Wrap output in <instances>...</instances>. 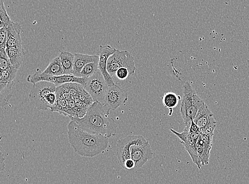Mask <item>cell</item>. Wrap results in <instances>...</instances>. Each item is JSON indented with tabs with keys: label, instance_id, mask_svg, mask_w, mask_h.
Returning <instances> with one entry per match:
<instances>
[{
	"label": "cell",
	"instance_id": "cell-15",
	"mask_svg": "<svg viewBox=\"0 0 249 184\" xmlns=\"http://www.w3.org/2000/svg\"><path fill=\"white\" fill-rule=\"evenodd\" d=\"M99 55L76 54L74 55L73 74L79 77L83 68L89 62H99Z\"/></svg>",
	"mask_w": 249,
	"mask_h": 184
},
{
	"label": "cell",
	"instance_id": "cell-9",
	"mask_svg": "<svg viewBox=\"0 0 249 184\" xmlns=\"http://www.w3.org/2000/svg\"><path fill=\"white\" fill-rule=\"evenodd\" d=\"M108 86L101 72L98 70L93 76L88 78L84 88L94 102H99L103 104Z\"/></svg>",
	"mask_w": 249,
	"mask_h": 184
},
{
	"label": "cell",
	"instance_id": "cell-21",
	"mask_svg": "<svg viewBox=\"0 0 249 184\" xmlns=\"http://www.w3.org/2000/svg\"><path fill=\"white\" fill-rule=\"evenodd\" d=\"M13 84H0V97H1V107L3 108L8 104L10 99L13 96L11 93V88Z\"/></svg>",
	"mask_w": 249,
	"mask_h": 184
},
{
	"label": "cell",
	"instance_id": "cell-17",
	"mask_svg": "<svg viewBox=\"0 0 249 184\" xmlns=\"http://www.w3.org/2000/svg\"><path fill=\"white\" fill-rule=\"evenodd\" d=\"M43 74L48 76H59L64 74V71L61 64L60 57H56L52 60L49 65L42 72Z\"/></svg>",
	"mask_w": 249,
	"mask_h": 184
},
{
	"label": "cell",
	"instance_id": "cell-13",
	"mask_svg": "<svg viewBox=\"0 0 249 184\" xmlns=\"http://www.w3.org/2000/svg\"><path fill=\"white\" fill-rule=\"evenodd\" d=\"M117 49L111 46L100 45L99 53L100 59L98 63V69L101 72L108 86L115 84L113 78L110 75L107 70V65L109 57L113 55Z\"/></svg>",
	"mask_w": 249,
	"mask_h": 184
},
{
	"label": "cell",
	"instance_id": "cell-11",
	"mask_svg": "<svg viewBox=\"0 0 249 184\" xmlns=\"http://www.w3.org/2000/svg\"><path fill=\"white\" fill-rule=\"evenodd\" d=\"M194 122L200 129V131L213 134L217 122L213 118V114L205 102L200 108L194 119Z\"/></svg>",
	"mask_w": 249,
	"mask_h": 184
},
{
	"label": "cell",
	"instance_id": "cell-32",
	"mask_svg": "<svg viewBox=\"0 0 249 184\" xmlns=\"http://www.w3.org/2000/svg\"><path fill=\"white\" fill-rule=\"evenodd\" d=\"M136 168V164L132 159L127 160L124 163L123 168L125 170H132Z\"/></svg>",
	"mask_w": 249,
	"mask_h": 184
},
{
	"label": "cell",
	"instance_id": "cell-1",
	"mask_svg": "<svg viewBox=\"0 0 249 184\" xmlns=\"http://www.w3.org/2000/svg\"><path fill=\"white\" fill-rule=\"evenodd\" d=\"M68 134L73 150L82 157H96L105 151L108 146V138L89 133L71 120L68 126Z\"/></svg>",
	"mask_w": 249,
	"mask_h": 184
},
{
	"label": "cell",
	"instance_id": "cell-5",
	"mask_svg": "<svg viewBox=\"0 0 249 184\" xmlns=\"http://www.w3.org/2000/svg\"><path fill=\"white\" fill-rule=\"evenodd\" d=\"M125 67L129 70L131 76L134 75L136 71L134 57L128 51L116 50L115 53L109 57L107 70L113 78L119 68Z\"/></svg>",
	"mask_w": 249,
	"mask_h": 184
},
{
	"label": "cell",
	"instance_id": "cell-19",
	"mask_svg": "<svg viewBox=\"0 0 249 184\" xmlns=\"http://www.w3.org/2000/svg\"><path fill=\"white\" fill-rule=\"evenodd\" d=\"M181 99L180 95H178L173 92H168L165 93L162 97V103L164 107L172 110L173 109L177 107L179 101Z\"/></svg>",
	"mask_w": 249,
	"mask_h": 184
},
{
	"label": "cell",
	"instance_id": "cell-31",
	"mask_svg": "<svg viewBox=\"0 0 249 184\" xmlns=\"http://www.w3.org/2000/svg\"><path fill=\"white\" fill-rule=\"evenodd\" d=\"M7 41V28H0V49L6 48Z\"/></svg>",
	"mask_w": 249,
	"mask_h": 184
},
{
	"label": "cell",
	"instance_id": "cell-3",
	"mask_svg": "<svg viewBox=\"0 0 249 184\" xmlns=\"http://www.w3.org/2000/svg\"><path fill=\"white\" fill-rule=\"evenodd\" d=\"M204 103L196 93L190 83H185L183 85V95L180 112L185 127H190L192 121Z\"/></svg>",
	"mask_w": 249,
	"mask_h": 184
},
{
	"label": "cell",
	"instance_id": "cell-12",
	"mask_svg": "<svg viewBox=\"0 0 249 184\" xmlns=\"http://www.w3.org/2000/svg\"><path fill=\"white\" fill-rule=\"evenodd\" d=\"M131 159L134 161L136 169L142 167L154 156L151 146L148 141L130 147Z\"/></svg>",
	"mask_w": 249,
	"mask_h": 184
},
{
	"label": "cell",
	"instance_id": "cell-6",
	"mask_svg": "<svg viewBox=\"0 0 249 184\" xmlns=\"http://www.w3.org/2000/svg\"><path fill=\"white\" fill-rule=\"evenodd\" d=\"M128 100V92L115 84L108 86L103 105L109 115L110 111L115 110L119 107L124 105Z\"/></svg>",
	"mask_w": 249,
	"mask_h": 184
},
{
	"label": "cell",
	"instance_id": "cell-10",
	"mask_svg": "<svg viewBox=\"0 0 249 184\" xmlns=\"http://www.w3.org/2000/svg\"><path fill=\"white\" fill-rule=\"evenodd\" d=\"M147 141L141 135H129L117 142V157L119 165L123 168L127 160L131 159L130 147L134 145L142 144Z\"/></svg>",
	"mask_w": 249,
	"mask_h": 184
},
{
	"label": "cell",
	"instance_id": "cell-8",
	"mask_svg": "<svg viewBox=\"0 0 249 184\" xmlns=\"http://www.w3.org/2000/svg\"><path fill=\"white\" fill-rule=\"evenodd\" d=\"M27 80L28 82L33 84L40 81H46L59 86L68 83H77L82 85L84 87L88 81V78L76 77L72 74H63V75L59 76L45 75L39 70H37L36 73L32 75H29Z\"/></svg>",
	"mask_w": 249,
	"mask_h": 184
},
{
	"label": "cell",
	"instance_id": "cell-29",
	"mask_svg": "<svg viewBox=\"0 0 249 184\" xmlns=\"http://www.w3.org/2000/svg\"><path fill=\"white\" fill-rule=\"evenodd\" d=\"M131 76V74L128 68L121 67L116 72L113 78L115 77L119 80H124Z\"/></svg>",
	"mask_w": 249,
	"mask_h": 184
},
{
	"label": "cell",
	"instance_id": "cell-18",
	"mask_svg": "<svg viewBox=\"0 0 249 184\" xmlns=\"http://www.w3.org/2000/svg\"><path fill=\"white\" fill-rule=\"evenodd\" d=\"M59 57L61 64L64 71V74H73L74 55L68 52H61Z\"/></svg>",
	"mask_w": 249,
	"mask_h": 184
},
{
	"label": "cell",
	"instance_id": "cell-7",
	"mask_svg": "<svg viewBox=\"0 0 249 184\" xmlns=\"http://www.w3.org/2000/svg\"><path fill=\"white\" fill-rule=\"evenodd\" d=\"M189 128L185 127L181 133H178L173 129H171V131L180 139L181 143L192 157L194 163L200 169L202 165L201 160L196 153V145L199 139L200 132L190 131Z\"/></svg>",
	"mask_w": 249,
	"mask_h": 184
},
{
	"label": "cell",
	"instance_id": "cell-30",
	"mask_svg": "<svg viewBox=\"0 0 249 184\" xmlns=\"http://www.w3.org/2000/svg\"><path fill=\"white\" fill-rule=\"evenodd\" d=\"M56 94L57 97H61L67 101H69L72 99V97L67 90L63 87L62 85L57 86L56 89Z\"/></svg>",
	"mask_w": 249,
	"mask_h": 184
},
{
	"label": "cell",
	"instance_id": "cell-14",
	"mask_svg": "<svg viewBox=\"0 0 249 184\" xmlns=\"http://www.w3.org/2000/svg\"><path fill=\"white\" fill-rule=\"evenodd\" d=\"M7 28V41L6 48H22L21 37V34L22 32L21 25L18 22L11 21Z\"/></svg>",
	"mask_w": 249,
	"mask_h": 184
},
{
	"label": "cell",
	"instance_id": "cell-33",
	"mask_svg": "<svg viewBox=\"0 0 249 184\" xmlns=\"http://www.w3.org/2000/svg\"><path fill=\"white\" fill-rule=\"evenodd\" d=\"M5 158L2 152L1 151V155H0V170L3 171L5 169Z\"/></svg>",
	"mask_w": 249,
	"mask_h": 184
},
{
	"label": "cell",
	"instance_id": "cell-24",
	"mask_svg": "<svg viewBox=\"0 0 249 184\" xmlns=\"http://www.w3.org/2000/svg\"><path fill=\"white\" fill-rule=\"evenodd\" d=\"M77 99L89 108L95 102L90 94L85 90L82 85L80 86Z\"/></svg>",
	"mask_w": 249,
	"mask_h": 184
},
{
	"label": "cell",
	"instance_id": "cell-16",
	"mask_svg": "<svg viewBox=\"0 0 249 184\" xmlns=\"http://www.w3.org/2000/svg\"><path fill=\"white\" fill-rule=\"evenodd\" d=\"M5 51L9 57L11 65L19 70L25 55L24 49L20 47H10L5 48Z\"/></svg>",
	"mask_w": 249,
	"mask_h": 184
},
{
	"label": "cell",
	"instance_id": "cell-23",
	"mask_svg": "<svg viewBox=\"0 0 249 184\" xmlns=\"http://www.w3.org/2000/svg\"><path fill=\"white\" fill-rule=\"evenodd\" d=\"M68 107V101L61 98V97H57L55 105L50 109V110L51 112L59 113L61 114L64 115L65 116Z\"/></svg>",
	"mask_w": 249,
	"mask_h": 184
},
{
	"label": "cell",
	"instance_id": "cell-20",
	"mask_svg": "<svg viewBox=\"0 0 249 184\" xmlns=\"http://www.w3.org/2000/svg\"><path fill=\"white\" fill-rule=\"evenodd\" d=\"M18 70V69L12 66L6 70L1 71L0 72V84H13Z\"/></svg>",
	"mask_w": 249,
	"mask_h": 184
},
{
	"label": "cell",
	"instance_id": "cell-2",
	"mask_svg": "<svg viewBox=\"0 0 249 184\" xmlns=\"http://www.w3.org/2000/svg\"><path fill=\"white\" fill-rule=\"evenodd\" d=\"M85 131L92 134H100L107 138L117 134V125L112 117H109L102 103L95 102L82 118H72Z\"/></svg>",
	"mask_w": 249,
	"mask_h": 184
},
{
	"label": "cell",
	"instance_id": "cell-4",
	"mask_svg": "<svg viewBox=\"0 0 249 184\" xmlns=\"http://www.w3.org/2000/svg\"><path fill=\"white\" fill-rule=\"evenodd\" d=\"M57 86L52 83L40 81L33 84L29 97L39 110H49L47 103V97L52 92H55Z\"/></svg>",
	"mask_w": 249,
	"mask_h": 184
},
{
	"label": "cell",
	"instance_id": "cell-22",
	"mask_svg": "<svg viewBox=\"0 0 249 184\" xmlns=\"http://www.w3.org/2000/svg\"><path fill=\"white\" fill-rule=\"evenodd\" d=\"M99 62H92L86 64L81 72L79 77L89 78L93 76L99 69H98Z\"/></svg>",
	"mask_w": 249,
	"mask_h": 184
},
{
	"label": "cell",
	"instance_id": "cell-26",
	"mask_svg": "<svg viewBox=\"0 0 249 184\" xmlns=\"http://www.w3.org/2000/svg\"><path fill=\"white\" fill-rule=\"evenodd\" d=\"M12 66L9 57L5 51V49H0V70L1 71L7 70Z\"/></svg>",
	"mask_w": 249,
	"mask_h": 184
},
{
	"label": "cell",
	"instance_id": "cell-25",
	"mask_svg": "<svg viewBox=\"0 0 249 184\" xmlns=\"http://www.w3.org/2000/svg\"><path fill=\"white\" fill-rule=\"evenodd\" d=\"M11 22L6 9L5 8L3 0H0V28L6 27Z\"/></svg>",
	"mask_w": 249,
	"mask_h": 184
},
{
	"label": "cell",
	"instance_id": "cell-28",
	"mask_svg": "<svg viewBox=\"0 0 249 184\" xmlns=\"http://www.w3.org/2000/svg\"><path fill=\"white\" fill-rule=\"evenodd\" d=\"M76 104V111L77 114V118H82L84 117L88 111L89 107L84 104L78 99H75Z\"/></svg>",
	"mask_w": 249,
	"mask_h": 184
},
{
	"label": "cell",
	"instance_id": "cell-27",
	"mask_svg": "<svg viewBox=\"0 0 249 184\" xmlns=\"http://www.w3.org/2000/svg\"><path fill=\"white\" fill-rule=\"evenodd\" d=\"M71 94L72 98L77 99L79 90L81 84L77 83H68L62 85Z\"/></svg>",
	"mask_w": 249,
	"mask_h": 184
}]
</instances>
